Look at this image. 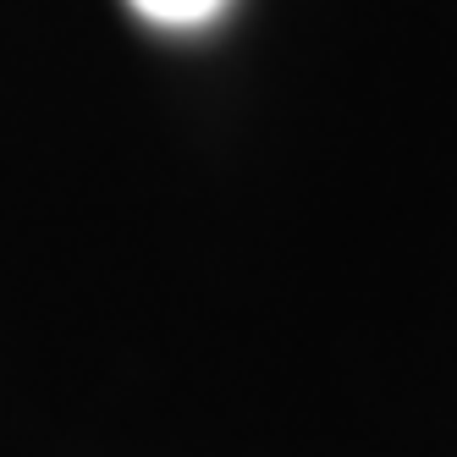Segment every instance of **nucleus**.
Listing matches in <instances>:
<instances>
[{"label": "nucleus", "mask_w": 457, "mask_h": 457, "mask_svg": "<svg viewBox=\"0 0 457 457\" xmlns=\"http://www.w3.org/2000/svg\"><path fill=\"white\" fill-rule=\"evenodd\" d=\"M127 6L160 28H199L226 12V0H127Z\"/></svg>", "instance_id": "1"}]
</instances>
